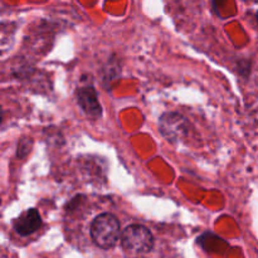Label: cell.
Masks as SVG:
<instances>
[{
    "label": "cell",
    "instance_id": "7a4b0ae2",
    "mask_svg": "<svg viewBox=\"0 0 258 258\" xmlns=\"http://www.w3.org/2000/svg\"><path fill=\"white\" fill-rule=\"evenodd\" d=\"M121 246L128 253L145 254L153 251L154 237L146 227L131 224L121 233Z\"/></svg>",
    "mask_w": 258,
    "mask_h": 258
},
{
    "label": "cell",
    "instance_id": "3957f363",
    "mask_svg": "<svg viewBox=\"0 0 258 258\" xmlns=\"http://www.w3.org/2000/svg\"><path fill=\"white\" fill-rule=\"evenodd\" d=\"M189 131V122L178 112H165L160 117V133L171 143H178L185 138Z\"/></svg>",
    "mask_w": 258,
    "mask_h": 258
},
{
    "label": "cell",
    "instance_id": "52a82bcc",
    "mask_svg": "<svg viewBox=\"0 0 258 258\" xmlns=\"http://www.w3.org/2000/svg\"><path fill=\"white\" fill-rule=\"evenodd\" d=\"M256 19H257V23H258V12H257V15H256Z\"/></svg>",
    "mask_w": 258,
    "mask_h": 258
},
{
    "label": "cell",
    "instance_id": "8992f818",
    "mask_svg": "<svg viewBox=\"0 0 258 258\" xmlns=\"http://www.w3.org/2000/svg\"><path fill=\"white\" fill-rule=\"evenodd\" d=\"M30 149H32V140L28 138L22 139L19 143V148H18V156L19 158H24L25 155H28Z\"/></svg>",
    "mask_w": 258,
    "mask_h": 258
},
{
    "label": "cell",
    "instance_id": "277c9868",
    "mask_svg": "<svg viewBox=\"0 0 258 258\" xmlns=\"http://www.w3.org/2000/svg\"><path fill=\"white\" fill-rule=\"evenodd\" d=\"M77 101L83 112L92 118L102 115V107L98 102L97 92L92 82H83L77 87Z\"/></svg>",
    "mask_w": 258,
    "mask_h": 258
},
{
    "label": "cell",
    "instance_id": "6da1fadb",
    "mask_svg": "<svg viewBox=\"0 0 258 258\" xmlns=\"http://www.w3.org/2000/svg\"><path fill=\"white\" fill-rule=\"evenodd\" d=\"M90 234L96 246L100 248H112L121 238L120 222L111 213L100 214L91 223Z\"/></svg>",
    "mask_w": 258,
    "mask_h": 258
},
{
    "label": "cell",
    "instance_id": "5b68a950",
    "mask_svg": "<svg viewBox=\"0 0 258 258\" xmlns=\"http://www.w3.org/2000/svg\"><path fill=\"white\" fill-rule=\"evenodd\" d=\"M42 227V218L37 209L32 208L20 214L14 221V229L20 237H28Z\"/></svg>",
    "mask_w": 258,
    "mask_h": 258
}]
</instances>
